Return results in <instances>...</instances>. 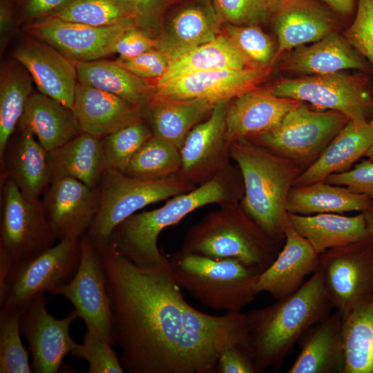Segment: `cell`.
I'll use <instances>...</instances> for the list:
<instances>
[{
  "label": "cell",
  "mask_w": 373,
  "mask_h": 373,
  "mask_svg": "<svg viewBox=\"0 0 373 373\" xmlns=\"http://www.w3.org/2000/svg\"><path fill=\"white\" fill-rule=\"evenodd\" d=\"M0 158L1 180L12 182L28 199H40L51 181L48 151L26 128H17Z\"/></svg>",
  "instance_id": "7402d4cb"
},
{
  "label": "cell",
  "mask_w": 373,
  "mask_h": 373,
  "mask_svg": "<svg viewBox=\"0 0 373 373\" xmlns=\"http://www.w3.org/2000/svg\"><path fill=\"white\" fill-rule=\"evenodd\" d=\"M181 166L180 149L153 136L135 154L124 173L143 180H157L178 173Z\"/></svg>",
  "instance_id": "74e56055"
},
{
  "label": "cell",
  "mask_w": 373,
  "mask_h": 373,
  "mask_svg": "<svg viewBox=\"0 0 373 373\" xmlns=\"http://www.w3.org/2000/svg\"><path fill=\"white\" fill-rule=\"evenodd\" d=\"M141 28H146L155 22L168 6L170 0H130Z\"/></svg>",
  "instance_id": "816d5d0a"
},
{
  "label": "cell",
  "mask_w": 373,
  "mask_h": 373,
  "mask_svg": "<svg viewBox=\"0 0 373 373\" xmlns=\"http://www.w3.org/2000/svg\"><path fill=\"white\" fill-rule=\"evenodd\" d=\"M57 240L79 238L89 228L97 209V190L70 177L51 180L41 199Z\"/></svg>",
  "instance_id": "ac0fdd59"
},
{
  "label": "cell",
  "mask_w": 373,
  "mask_h": 373,
  "mask_svg": "<svg viewBox=\"0 0 373 373\" xmlns=\"http://www.w3.org/2000/svg\"><path fill=\"white\" fill-rule=\"evenodd\" d=\"M222 21L211 0H194L173 12L156 48L171 60L214 39Z\"/></svg>",
  "instance_id": "d4e9b609"
},
{
  "label": "cell",
  "mask_w": 373,
  "mask_h": 373,
  "mask_svg": "<svg viewBox=\"0 0 373 373\" xmlns=\"http://www.w3.org/2000/svg\"><path fill=\"white\" fill-rule=\"evenodd\" d=\"M80 253L79 267L74 276L49 293L69 300L87 330L114 346L106 275L99 251L86 233L80 238Z\"/></svg>",
  "instance_id": "4fadbf2b"
},
{
  "label": "cell",
  "mask_w": 373,
  "mask_h": 373,
  "mask_svg": "<svg viewBox=\"0 0 373 373\" xmlns=\"http://www.w3.org/2000/svg\"><path fill=\"white\" fill-rule=\"evenodd\" d=\"M332 12L314 0H280L271 18L278 39L273 62L334 32L337 23Z\"/></svg>",
  "instance_id": "44dd1931"
},
{
  "label": "cell",
  "mask_w": 373,
  "mask_h": 373,
  "mask_svg": "<svg viewBox=\"0 0 373 373\" xmlns=\"http://www.w3.org/2000/svg\"><path fill=\"white\" fill-rule=\"evenodd\" d=\"M327 183L345 186L352 191L364 194L373 200V161L363 160L352 169L326 177Z\"/></svg>",
  "instance_id": "7dc6e473"
},
{
  "label": "cell",
  "mask_w": 373,
  "mask_h": 373,
  "mask_svg": "<svg viewBox=\"0 0 373 373\" xmlns=\"http://www.w3.org/2000/svg\"><path fill=\"white\" fill-rule=\"evenodd\" d=\"M344 373H373V297L343 316Z\"/></svg>",
  "instance_id": "8d00e7d4"
},
{
  "label": "cell",
  "mask_w": 373,
  "mask_h": 373,
  "mask_svg": "<svg viewBox=\"0 0 373 373\" xmlns=\"http://www.w3.org/2000/svg\"><path fill=\"white\" fill-rule=\"evenodd\" d=\"M166 257L181 288L207 307L240 313L258 294L261 273L237 259H213L180 249Z\"/></svg>",
  "instance_id": "8992f818"
},
{
  "label": "cell",
  "mask_w": 373,
  "mask_h": 373,
  "mask_svg": "<svg viewBox=\"0 0 373 373\" xmlns=\"http://www.w3.org/2000/svg\"><path fill=\"white\" fill-rule=\"evenodd\" d=\"M253 68L226 35L170 61L164 75L155 85L172 79L201 71Z\"/></svg>",
  "instance_id": "e575fe53"
},
{
  "label": "cell",
  "mask_w": 373,
  "mask_h": 373,
  "mask_svg": "<svg viewBox=\"0 0 373 373\" xmlns=\"http://www.w3.org/2000/svg\"><path fill=\"white\" fill-rule=\"evenodd\" d=\"M74 62L78 82L112 93L141 106L147 107L151 102L155 86L133 74L117 61L102 59Z\"/></svg>",
  "instance_id": "836d02e7"
},
{
  "label": "cell",
  "mask_w": 373,
  "mask_h": 373,
  "mask_svg": "<svg viewBox=\"0 0 373 373\" xmlns=\"http://www.w3.org/2000/svg\"><path fill=\"white\" fill-rule=\"evenodd\" d=\"M136 26L135 20L97 27L50 17L28 23L24 30L73 61H90L115 53L119 38Z\"/></svg>",
  "instance_id": "5bb4252c"
},
{
  "label": "cell",
  "mask_w": 373,
  "mask_h": 373,
  "mask_svg": "<svg viewBox=\"0 0 373 373\" xmlns=\"http://www.w3.org/2000/svg\"><path fill=\"white\" fill-rule=\"evenodd\" d=\"M227 103L216 104L209 116L189 131L180 149L178 173L196 186L211 180L230 163V144L226 138Z\"/></svg>",
  "instance_id": "e0dca14e"
},
{
  "label": "cell",
  "mask_w": 373,
  "mask_h": 373,
  "mask_svg": "<svg viewBox=\"0 0 373 373\" xmlns=\"http://www.w3.org/2000/svg\"><path fill=\"white\" fill-rule=\"evenodd\" d=\"M51 17L97 27L113 26L129 20L137 21L130 0H72Z\"/></svg>",
  "instance_id": "f35d334b"
},
{
  "label": "cell",
  "mask_w": 373,
  "mask_h": 373,
  "mask_svg": "<svg viewBox=\"0 0 373 373\" xmlns=\"http://www.w3.org/2000/svg\"><path fill=\"white\" fill-rule=\"evenodd\" d=\"M301 104L298 100L278 97L269 88L251 90L227 103L226 138L231 144L268 132Z\"/></svg>",
  "instance_id": "ffe728a7"
},
{
  "label": "cell",
  "mask_w": 373,
  "mask_h": 373,
  "mask_svg": "<svg viewBox=\"0 0 373 373\" xmlns=\"http://www.w3.org/2000/svg\"><path fill=\"white\" fill-rule=\"evenodd\" d=\"M211 1L222 21L236 26H259L272 18L280 0Z\"/></svg>",
  "instance_id": "7bdbcfd3"
},
{
  "label": "cell",
  "mask_w": 373,
  "mask_h": 373,
  "mask_svg": "<svg viewBox=\"0 0 373 373\" xmlns=\"http://www.w3.org/2000/svg\"><path fill=\"white\" fill-rule=\"evenodd\" d=\"M332 308L317 268L292 294L245 314L256 372L280 368L300 338Z\"/></svg>",
  "instance_id": "3957f363"
},
{
  "label": "cell",
  "mask_w": 373,
  "mask_h": 373,
  "mask_svg": "<svg viewBox=\"0 0 373 373\" xmlns=\"http://www.w3.org/2000/svg\"><path fill=\"white\" fill-rule=\"evenodd\" d=\"M348 121L339 112L316 111L302 103L274 128L247 140L292 162H303L321 153Z\"/></svg>",
  "instance_id": "30bf717a"
},
{
  "label": "cell",
  "mask_w": 373,
  "mask_h": 373,
  "mask_svg": "<svg viewBox=\"0 0 373 373\" xmlns=\"http://www.w3.org/2000/svg\"><path fill=\"white\" fill-rule=\"evenodd\" d=\"M271 66L201 71L154 85L152 101L202 99L217 104L229 102L258 87Z\"/></svg>",
  "instance_id": "2e32d148"
},
{
  "label": "cell",
  "mask_w": 373,
  "mask_h": 373,
  "mask_svg": "<svg viewBox=\"0 0 373 373\" xmlns=\"http://www.w3.org/2000/svg\"><path fill=\"white\" fill-rule=\"evenodd\" d=\"M215 106L196 99L152 101L144 118L153 135L180 149L189 131L207 118Z\"/></svg>",
  "instance_id": "d6a6232c"
},
{
  "label": "cell",
  "mask_w": 373,
  "mask_h": 373,
  "mask_svg": "<svg viewBox=\"0 0 373 373\" xmlns=\"http://www.w3.org/2000/svg\"><path fill=\"white\" fill-rule=\"evenodd\" d=\"M226 35L253 68L271 66L275 52L271 38L260 26L227 24Z\"/></svg>",
  "instance_id": "b9f144b4"
},
{
  "label": "cell",
  "mask_w": 373,
  "mask_h": 373,
  "mask_svg": "<svg viewBox=\"0 0 373 373\" xmlns=\"http://www.w3.org/2000/svg\"><path fill=\"white\" fill-rule=\"evenodd\" d=\"M112 345L92 331L87 330L82 344L70 352V356L85 360L88 364L87 373H124L119 357Z\"/></svg>",
  "instance_id": "ee69618b"
},
{
  "label": "cell",
  "mask_w": 373,
  "mask_h": 373,
  "mask_svg": "<svg viewBox=\"0 0 373 373\" xmlns=\"http://www.w3.org/2000/svg\"><path fill=\"white\" fill-rule=\"evenodd\" d=\"M0 26L1 44L8 38L14 28V11L10 0H1Z\"/></svg>",
  "instance_id": "f5cc1de1"
},
{
  "label": "cell",
  "mask_w": 373,
  "mask_h": 373,
  "mask_svg": "<svg viewBox=\"0 0 373 373\" xmlns=\"http://www.w3.org/2000/svg\"><path fill=\"white\" fill-rule=\"evenodd\" d=\"M196 187L179 173L143 180L107 169L97 188V212L86 233L95 245L108 243L117 226L139 210Z\"/></svg>",
  "instance_id": "52a82bcc"
},
{
  "label": "cell",
  "mask_w": 373,
  "mask_h": 373,
  "mask_svg": "<svg viewBox=\"0 0 373 373\" xmlns=\"http://www.w3.org/2000/svg\"><path fill=\"white\" fill-rule=\"evenodd\" d=\"M146 107L78 82L73 111L82 132L103 138L134 122L145 119Z\"/></svg>",
  "instance_id": "603a6c76"
},
{
  "label": "cell",
  "mask_w": 373,
  "mask_h": 373,
  "mask_svg": "<svg viewBox=\"0 0 373 373\" xmlns=\"http://www.w3.org/2000/svg\"><path fill=\"white\" fill-rule=\"evenodd\" d=\"M216 373H257L251 347L233 345L219 354Z\"/></svg>",
  "instance_id": "c3c4849f"
},
{
  "label": "cell",
  "mask_w": 373,
  "mask_h": 373,
  "mask_svg": "<svg viewBox=\"0 0 373 373\" xmlns=\"http://www.w3.org/2000/svg\"><path fill=\"white\" fill-rule=\"evenodd\" d=\"M363 57L336 31L309 46L297 47L286 53L280 64L285 72L321 75L355 69L365 71Z\"/></svg>",
  "instance_id": "4316f807"
},
{
  "label": "cell",
  "mask_w": 373,
  "mask_h": 373,
  "mask_svg": "<svg viewBox=\"0 0 373 373\" xmlns=\"http://www.w3.org/2000/svg\"><path fill=\"white\" fill-rule=\"evenodd\" d=\"M369 122L373 126V117L369 121Z\"/></svg>",
  "instance_id": "6f0895ef"
},
{
  "label": "cell",
  "mask_w": 373,
  "mask_h": 373,
  "mask_svg": "<svg viewBox=\"0 0 373 373\" xmlns=\"http://www.w3.org/2000/svg\"><path fill=\"white\" fill-rule=\"evenodd\" d=\"M121 66L144 79L159 80L166 73L171 59L157 48L128 59L116 60Z\"/></svg>",
  "instance_id": "bcb514c9"
},
{
  "label": "cell",
  "mask_w": 373,
  "mask_h": 373,
  "mask_svg": "<svg viewBox=\"0 0 373 373\" xmlns=\"http://www.w3.org/2000/svg\"><path fill=\"white\" fill-rule=\"evenodd\" d=\"M372 146L373 126L369 121L356 123L349 120L318 158L298 175L293 186H305L324 181L331 174L349 171L352 164L365 156Z\"/></svg>",
  "instance_id": "83f0119b"
},
{
  "label": "cell",
  "mask_w": 373,
  "mask_h": 373,
  "mask_svg": "<svg viewBox=\"0 0 373 373\" xmlns=\"http://www.w3.org/2000/svg\"><path fill=\"white\" fill-rule=\"evenodd\" d=\"M365 156L367 157L369 160L373 161V146L370 148V149L367 151Z\"/></svg>",
  "instance_id": "9f6ffc18"
},
{
  "label": "cell",
  "mask_w": 373,
  "mask_h": 373,
  "mask_svg": "<svg viewBox=\"0 0 373 373\" xmlns=\"http://www.w3.org/2000/svg\"><path fill=\"white\" fill-rule=\"evenodd\" d=\"M13 55L28 71L39 93L73 110L78 83L73 61L48 44L31 36L15 49Z\"/></svg>",
  "instance_id": "d6986e66"
},
{
  "label": "cell",
  "mask_w": 373,
  "mask_h": 373,
  "mask_svg": "<svg viewBox=\"0 0 373 373\" xmlns=\"http://www.w3.org/2000/svg\"><path fill=\"white\" fill-rule=\"evenodd\" d=\"M56 240L41 199H28L12 182L1 180L0 289L13 267L48 249Z\"/></svg>",
  "instance_id": "ba28073f"
},
{
  "label": "cell",
  "mask_w": 373,
  "mask_h": 373,
  "mask_svg": "<svg viewBox=\"0 0 373 373\" xmlns=\"http://www.w3.org/2000/svg\"><path fill=\"white\" fill-rule=\"evenodd\" d=\"M17 311L0 310V372L31 373V363L23 345Z\"/></svg>",
  "instance_id": "60d3db41"
},
{
  "label": "cell",
  "mask_w": 373,
  "mask_h": 373,
  "mask_svg": "<svg viewBox=\"0 0 373 373\" xmlns=\"http://www.w3.org/2000/svg\"><path fill=\"white\" fill-rule=\"evenodd\" d=\"M298 343L300 352L287 373H344L343 315L338 310L311 327Z\"/></svg>",
  "instance_id": "484cf974"
},
{
  "label": "cell",
  "mask_w": 373,
  "mask_h": 373,
  "mask_svg": "<svg viewBox=\"0 0 373 373\" xmlns=\"http://www.w3.org/2000/svg\"><path fill=\"white\" fill-rule=\"evenodd\" d=\"M344 37L373 66V0H357L354 21Z\"/></svg>",
  "instance_id": "f6af8a7d"
},
{
  "label": "cell",
  "mask_w": 373,
  "mask_h": 373,
  "mask_svg": "<svg viewBox=\"0 0 373 373\" xmlns=\"http://www.w3.org/2000/svg\"><path fill=\"white\" fill-rule=\"evenodd\" d=\"M157 39L149 36L140 26L126 32L117 41L115 53L121 59H131L147 51L156 48Z\"/></svg>",
  "instance_id": "681fc988"
},
{
  "label": "cell",
  "mask_w": 373,
  "mask_h": 373,
  "mask_svg": "<svg viewBox=\"0 0 373 373\" xmlns=\"http://www.w3.org/2000/svg\"><path fill=\"white\" fill-rule=\"evenodd\" d=\"M72 0H24L23 15L31 23L52 16Z\"/></svg>",
  "instance_id": "f907efd6"
},
{
  "label": "cell",
  "mask_w": 373,
  "mask_h": 373,
  "mask_svg": "<svg viewBox=\"0 0 373 373\" xmlns=\"http://www.w3.org/2000/svg\"><path fill=\"white\" fill-rule=\"evenodd\" d=\"M366 226L370 236L373 240V207L364 212Z\"/></svg>",
  "instance_id": "11a10c76"
},
{
  "label": "cell",
  "mask_w": 373,
  "mask_h": 373,
  "mask_svg": "<svg viewBox=\"0 0 373 373\" xmlns=\"http://www.w3.org/2000/svg\"><path fill=\"white\" fill-rule=\"evenodd\" d=\"M51 180L70 177L96 189L108 169L102 138L80 132L61 146L48 152Z\"/></svg>",
  "instance_id": "f546056e"
},
{
  "label": "cell",
  "mask_w": 373,
  "mask_h": 373,
  "mask_svg": "<svg viewBox=\"0 0 373 373\" xmlns=\"http://www.w3.org/2000/svg\"><path fill=\"white\" fill-rule=\"evenodd\" d=\"M153 136L144 119L131 123L102 138V146L108 169L124 173L140 149Z\"/></svg>",
  "instance_id": "ab89813d"
},
{
  "label": "cell",
  "mask_w": 373,
  "mask_h": 373,
  "mask_svg": "<svg viewBox=\"0 0 373 373\" xmlns=\"http://www.w3.org/2000/svg\"><path fill=\"white\" fill-rule=\"evenodd\" d=\"M291 227L305 238L318 254L370 237L364 212L354 216L334 213L299 215L287 213Z\"/></svg>",
  "instance_id": "f1b7e54d"
},
{
  "label": "cell",
  "mask_w": 373,
  "mask_h": 373,
  "mask_svg": "<svg viewBox=\"0 0 373 373\" xmlns=\"http://www.w3.org/2000/svg\"><path fill=\"white\" fill-rule=\"evenodd\" d=\"M335 13L350 15L356 8L357 0H321Z\"/></svg>",
  "instance_id": "db71d44e"
},
{
  "label": "cell",
  "mask_w": 373,
  "mask_h": 373,
  "mask_svg": "<svg viewBox=\"0 0 373 373\" xmlns=\"http://www.w3.org/2000/svg\"><path fill=\"white\" fill-rule=\"evenodd\" d=\"M80 256V238H65L13 267L0 290V310L21 312L36 295L69 282L79 267Z\"/></svg>",
  "instance_id": "9c48e42d"
},
{
  "label": "cell",
  "mask_w": 373,
  "mask_h": 373,
  "mask_svg": "<svg viewBox=\"0 0 373 373\" xmlns=\"http://www.w3.org/2000/svg\"><path fill=\"white\" fill-rule=\"evenodd\" d=\"M372 207L367 195L325 181L291 188L286 204L287 213L299 215L365 212Z\"/></svg>",
  "instance_id": "1f68e13d"
},
{
  "label": "cell",
  "mask_w": 373,
  "mask_h": 373,
  "mask_svg": "<svg viewBox=\"0 0 373 373\" xmlns=\"http://www.w3.org/2000/svg\"><path fill=\"white\" fill-rule=\"evenodd\" d=\"M45 293L36 295L22 309L20 329L32 355L31 367L35 373H57L64 356L77 343L70 334L72 323L79 318L73 310L64 318H55L47 310Z\"/></svg>",
  "instance_id": "9a60e30c"
},
{
  "label": "cell",
  "mask_w": 373,
  "mask_h": 373,
  "mask_svg": "<svg viewBox=\"0 0 373 373\" xmlns=\"http://www.w3.org/2000/svg\"><path fill=\"white\" fill-rule=\"evenodd\" d=\"M244 193L239 168L229 163L214 178L187 193L173 196L162 207L136 213L113 230L109 244L141 267L163 266L167 257L157 245L160 233L195 209L210 204H237Z\"/></svg>",
  "instance_id": "7a4b0ae2"
},
{
  "label": "cell",
  "mask_w": 373,
  "mask_h": 373,
  "mask_svg": "<svg viewBox=\"0 0 373 373\" xmlns=\"http://www.w3.org/2000/svg\"><path fill=\"white\" fill-rule=\"evenodd\" d=\"M269 89L278 97L339 112L356 123L367 122L373 109V97L366 79L341 72L282 79Z\"/></svg>",
  "instance_id": "8fae6325"
},
{
  "label": "cell",
  "mask_w": 373,
  "mask_h": 373,
  "mask_svg": "<svg viewBox=\"0 0 373 373\" xmlns=\"http://www.w3.org/2000/svg\"><path fill=\"white\" fill-rule=\"evenodd\" d=\"M17 128L30 131L48 152L82 132L71 108L40 93L30 95Z\"/></svg>",
  "instance_id": "4dcf8cb0"
},
{
  "label": "cell",
  "mask_w": 373,
  "mask_h": 373,
  "mask_svg": "<svg viewBox=\"0 0 373 373\" xmlns=\"http://www.w3.org/2000/svg\"><path fill=\"white\" fill-rule=\"evenodd\" d=\"M274 242L237 203L220 206L191 226L180 250L217 260L235 258L262 273L278 254Z\"/></svg>",
  "instance_id": "5b68a950"
},
{
  "label": "cell",
  "mask_w": 373,
  "mask_h": 373,
  "mask_svg": "<svg viewBox=\"0 0 373 373\" xmlns=\"http://www.w3.org/2000/svg\"><path fill=\"white\" fill-rule=\"evenodd\" d=\"M95 246L106 275L114 346L125 372L213 373L225 347H252L245 314L215 316L194 308L169 262L141 267L109 243Z\"/></svg>",
  "instance_id": "6da1fadb"
},
{
  "label": "cell",
  "mask_w": 373,
  "mask_h": 373,
  "mask_svg": "<svg viewBox=\"0 0 373 373\" xmlns=\"http://www.w3.org/2000/svg\"><path fill=\"white\" fill-rule=\"evenodd\" d=\"M244 186L240 207L273 240L285 236L287 200L298 177L293 162L247 139L229 145Z\"/></svg>",
  "instance_id": "277c9868"
},
{
  "label": "cell",
  "mask_w": 373,
  "mask_h": 373,
  "mask_svg": "<svg viewBox=\"0 0 373 373\" xmlns=\"http://www.w3.org/2000/svg\"><path fill=\"white\" fill-rule=\"evenodd\" d=\"M285 237L284 247L271 265L260 274L256 285L258 294L267 292L276 300L298 290L305 283V278L313 274L319 263V254L288 221Z\"/></svg>",
  "instance_id": "cb8c5ba5"
},
{
  "label": "cell",
  "mask_w": 373,
  "mask_h": 373,
  "mask_svg": "<svg viewBox=\"0 0 373 373\" xmlns=\"http://www.w3.org/2000/svg\"><path fill=\"white\" fill-rule=\"evenodd\" d=\"M318 269L334 308L343 316L373 297V240L327 250Z\"/></svg>",
  "instance_id": "7c38bea8"
},
{
  "label": "cell",
  "mask_w": 373,
  "mask_h": 373,
  "mask_svg": "<svg viewBox=\"0 0 373 373\" xmlns=\"http://www.w3.org/2000/svg\"><path fill=\"white\" fill-rule=\"evenodd\" d=\"M32 79L16 59L3 66L0 79V158L32 94Z\"/></svg>",
  "instance_id": "d590c367"
}]
</instances>
